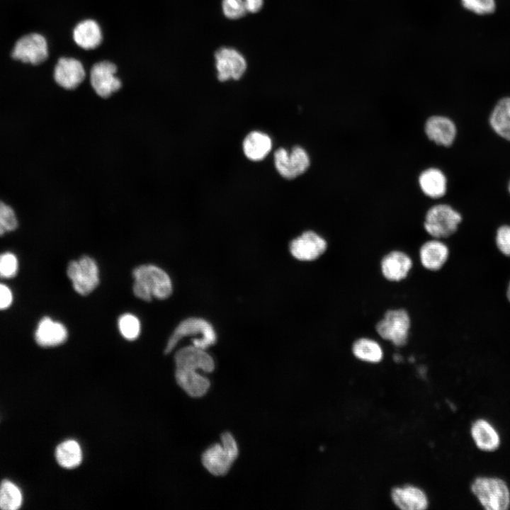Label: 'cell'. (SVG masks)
<instances>
[{
    "mask_svg": "<svg viewBox=\"0 0 510 510\" xmlns=\"http://www.w3.org/2000/svg\"><path fill=\"white\" fill-rule=\"evenodd\" d=\"M135 280L132 290L138 298L149 302L152 297L166 299L172 293L170 277L162 268L153 264H144L132 271Z\"/></svg>",
    "mask_w": 510,
    "mask_h": 510,
    "instance_id": "1",
    "label": "cell"
},
{
    "mask_svg": "<svg viewBox=\"0 0 510 510\" xmlns=\"http://www.w3.org/2000/svg\"><path fill=\"white\" fill-rule=\"evenodd\" d=\"M221 441L222 444L215 443L207 448L201 458L205 468L215 476L225 475L239 454L237 443L230 432L222 434Z\"/></svg>",
    "mask_w": 510,
    "mask_h": 510,
    "instance_id": "2",
    "label": "cell"
},
{
    "mask_svg": "<svg viewBox=\"0 0 510 510\" xmlns=\"http://www.w3.org/2000/svg\"><path fill=\"white\" fill-rule=\"evenodd\" d=\"M463 221L462 215L446 203L431 206L426 212L425 231L433 238L444 239L455 234Z\"/></svg>",
    "mask_w": 510,
    "mask_h": 510,
    "instance_id": "3",
    "label": "cell"
},
{
    "mask_svg": "<svg viewBox=\"0 0 510 510\" xmlns=\"http://www.w3.org/2000/svg\"><path fill=\"white\" fill-rule=\"evenodd\" d=\"M471 490L485 509L505 510L509 506V489L500 478L477 477L471 484Z\"/></svg>",
    "mask_w": 510,
    "mask_h": 510,
    "instance_id": "4",
    "label": "cell"
},
{
    "mask_svg": "<svg viewBox=\"0 0 510 510\" xmlns=\"http://www.w3.org/2000/svg\"><path fill=\"white\" fill-rule=\"evenodd\" d=\"M193 335H201L202 339L193 342V345L205 350L217 340L216 333L210 323L202 318L190 317L183 320L175 328L168 339L164 353L171 352L181 339Z\"/></svg>",
    "mask_w": 510,
    "mask_h": 510,
    "instance_id": "5",
    "label": "cell"
},
{
    "mask_svg": "<svg viewBox=\"0 0 510 510\" xmlns=\"http://www.w3.org/2000/svg\"><path fill=\"white\" fill-rule=\"evenodd\" d=\"M411 319L404 309L388 310L377 323L375 330L383 339L398 347L404 346L408 340Z\"/></svg>",
    "mask_w": 510,
    "mask_h": 510,
    "instance_id": "6",
    "label": "cell"
},
{
    "mask_svg": "<svg viewBox=\"0 0 510 510\" xmlns=\"http://www.w3.org/2000/svg\"><path fill=\"white\" fill-rule=\"evenodd\" d=\"M11 56L22 63L39 65L48 58L47 40L39 33H26L15 42Z\"/></svg>",
    "mask_w": 510,
    "mask_h": 510,
    "instance_id": "7",
    "label": "cell"
},
{
    "mask_svg": "<svg viewBox=\"0 0 510 510\" xmlns=\"http://www.w3.org/2000/svg\"><path fill=\"white\" fill-rule=\"evenodd\" d=\"M74 290L81 295L91 293L99 283L98 266L91 257L83 256L69 263L67 270Z\"/></svg>",
    "mask_w": 510,
    "mask_h": 510,
    "instance_id": "8",
    "label": "cell"
},
{
    "mask_svg": "<svg viewBox=\"0 0 510 510\" xmlns=\"http://www.w3.org/2000/svg\"><path fill=\"white\" fill-rule=\"evenodd\" d=\"M278 173L285 178L293 179L304 174L310 164V157L300 146H295L289 152L285 148L278 149L273 155Z\"/></svg>",
    "mask_w": 510,
    "mask_h": 510,
    "instance_id": "9",
    "label": "cell"
},
{
    "mask_svg": "<svg viewBox=\"0 0 510 510\" xmlns=\"http://www.w3.org/2000/svg\"><path fill=\"white\" fill-rule=\"evenodd\" d=\"M116 74L117 67L111 62L101 61L93 65L90 83L98 96L107 98L120 90L122 82Z\"/></svg>",
    "mask_w": 510,
    "mask_h": 510,
    "instance_id": "10",
    "label": "cell"
},
{
    "mask_svg": "<svg viewBox=\"0 0 510 510\" xmlns=\"http://www.w3.org/2000/svg\"><path fill=\"white\" fill-rule=\"evenodd\" d=\"M217 79L220 81L239 79L246 69L244 57L232 48L222 47L215 55Z\"/></svg>",
    "mask_w": 510,
    "mask_h": 510,
    "instance_id": "11",
    "label": "cell"
},
{
    "mask_svg": "<svg viewBox=\"0 0 510 510\" xmlns=\"http://www.w3.org/2000/svg\"><path fill=\"white\" fill-rule=\"evenodd\" d=\"M327 248V241L313 231L304 232L290 243L291 254L300 261H314L322 256Z\"/></svg>",
    "mask_w": 510,
    "mask_h": 510,
    "instance_id": "12",
    "label": "cell"
},
{
    "mask_svg": "<svg viewBox=\"0 0 510 510\" xmlns=\"http://www.w3.org/2000/svg\"><path fill=\"white\" fill-rule=\"evenodd\" d=\"M86 72L82 63L74 57H60L54 68L53 77L60 87L74 90L84 80Z\"/></svg>",
    "mask_w": 510,
    "mask_h": 510,
    "instance_id": "13",
    "label": "cell"
},
{
    "mask_svg": "<svg viewBox=\"0 0 510 510\" xmlns=\"http://www.w3.org/2000/svg\"><path fill=\"white\" fill-rule=\"evenodd\" d=\"M424 132L429 140L438 145L448 147L455 142L458 130L451 118L435 115L426 120Z\"/></svg>",
    "mask_w": 510,
    "mask_h": 510,
    "instance_id": "14",
    "label": "cell"
},
{
    "mask_svg": "<svg viewBox=\"0 0 510 510\" xmlns=\"http://www.w3.org/2000/svg\"><path fill=\"white\" fill-rule=\"evenodd\" d=\"M176 368L198 370L210 373L215 369V362L205 349L193 345L180 348L175 354Z\"/></svg>",
    "mask_w": 510,
    "mask_h": 510,
    "instance_id": "15",
    "label": "cell"
},
{
    "mask_svg": "<svg viewBox=\"0 0 510 510\" xmlns=\"http://www.w3.org/2000/svg\"><path fill=\"white\" fill-rule=\"evenodd\" d=\"M413 266L410 256L404 251H391L380 261L383 277L389 281L399 282L406 278Z\"/></svg>",
    "mask_w": 510,
    "mask_h": 510,
    "instance_id": "16",
    "label": "cell"
},
{
    "mask_svg": "<svg viewBox=\"0 0 510 510\" xmlns=\"http://www.w3.org/2000/svg\"><path fill=\"white\" fill-rule=\"evenodd\" d=\"M450 250L448 246L439 239L424 242L419 249L421 264L426 269L437 271L442 268L448 260Z\"/></svg>",
    "mask_w": 510,
    "mask_h": 510,
    "instance_id": "17",
    "label": "cell"
},
{
    "mask_svg": "<svg viewBox=\"0 0 510 510\" xmlns=\"http://www.w3.org/2000/svg\"><path fill=\"white\" fill-rule=\"evenodd\" d=\"M67 336L68 332L64 325L47 317L40 321L35 332L37 344L43 347L60 345L67 340Z\"/></svg>",
    "mask_w": 510,
    "mask_h": 510,
    "instance_id": "18",
    "label": "cell"
},
{
    "mask_svg": "<svg viewBox=\"0 0 510 510\" xmlns=\"http://www.w3.org/2000/svg\"><path fill=\"white\" fill-rule=\"evenodd\" d=\"M418 183L421 192L433 199L442 198L448 189L446 174L436 167H429L422 171L419 176Z\"/></svg>",
    "mask_w": 510,
    "mask_h": 510,
    "instance_id": "19",
    "label": "cell"
},
{
    "mask_svg": "<svg viewBox=\"0 0 510 510\" xmlns=\"http://www.w3.org/2000/svg\"><path fill=\"white\" fill-rule=\"evenodd\" d=\"M74 42L84 50H94L102 42L103 35L99 24L93 19L78 23L72 33Z\"/></svg>",
    "mask_w": 510,
    "mask_h": 510,
    "instance_id": "20",
    "label": "cell"
},
{
    "mask_svg": "<svg viewBox=\"0 0 510 510\" xmlns=\"http://www.w3.org/2000/svg\"><path fill=\"white\" fill-rule=\"evenodd\" d=\"M471 435L477 447L484 451H493L500 445L499 433L488 421L476 420L471 426Z\"/></svg>",
    "mask_w": 510,
    "mask_h": 510,
    "instance_id": "21",
    "label": "cell"
},
{
    "mask_svg": "<svg viewBox=\"0 0 510 510\" xmlns=\"http://www.w3.org/2000/svg\"><path fill=\"white\" fill-rule=\"evenodd\" d=\"M392 498L396 506L403 510H422L428 506L426 494L413 486L393 489Z\"/></svg>",
    "mask_w": 510,
    "mask_h": 510,
    "instance_id": "22",
    "label": "cell"
},
{
    "mask_svg": "<svg viewBox=\"0 0 510 510\" xmlns=\"http://www.w3.org/2000/svg\"><path fill=\"white\" fill-rule=\"evenodd\" d=\"M272 140L266 133L254 130L249 132L242 144L245 157L253 162L264 159L272 149Z\"/></svg>",
    "mask_w": 510,
    "mask_h": 510,
    "instance_id": "23",
    "label": "cell"
},
{
    "mask_svg": "<svg viewBox=\"0 0 510 510\" xmlns=\"http://www.w3.org/2000/svg\"><path fill=\"white\" fill-rule=\"evenodd\" d=\"M492 130L501 138L510 142V96L500 98L489 116Z\"/></svg>",
    "mask_w": 510,
    "mask_h": 510,
    "instance_id": "24",
    "label": "cell"
},
{
    "mask_svg": "<svg viewBox=\"0 0 510 510\" xmlns=\"http://www.w3.org/2000/svg\"><path fill=\"white\" fill-rule=\"evenodd\" d=\"M175 377L178 385L193 397L203 396L210 387L209 380L195 370L176 368Z\"/></svg>",
    "mask_w": 510,
    "mask_h": 510,
    "instance_id": "25",
    "label": "cell"
},
{
    "mask_svg": "<svg viewBox=\"0 0 510 510\" xmlns=\"http://www.w3.org/2000/svg\"><path fill=\"white\" fill-rule=\"evenodd\" d=\"M55 457L60 466L72 469L81 463L82 452L76 441L67 440L58 445L55 450Z\"/></svg>",
    "mask_w": 510,
    "mask_h": 510,
    "instance_id": "26",
    "label": "cell"
},
{
    "mask_svg": "<svg viewBox=\"0 0 510 510\" xmlns=\"http://www.w3.org/2000/svg\"><path fill=\"white\" fill-rule=\"evenodd\" d=\"M352 352L357 358L368 363H378L383 357V351L379 343L366 337L358 339L353 342Z\"/></svg>",
    "mask_w": 510,
    "mask_h": 510,
    "instance_id": "27",
    "label": "cell"
},
{
    "mask_svg": "<svg viewBox=\"0 0 510 510\" xmlns=\"http://www.w3.org/2000/svg\"><path fill=\"white\" fill-rule=\"evenodd\" d=\"M23 502L21 489L13 482L4 480L0 484V509L16 510Z\"/></svg>",
    "mask_w": 510,
    "mask_h": 510,
    "instance_id": "28",
    "label": "cell"
},
{
    "mask_svg": "<svg viewBox=\"0 0 510 510\" xmlns=\"http://www.w3.org/2000/svg\"><path fill=\"white\" fill-rule=\"evenodd\" d=\"M118 329L124 338L135 340L140 333V322L135 315L125 313L118 319Z\"/></svg>",
    "mask_w": 510,
    "mask_h": 510,
    "instance_id": "29",
    "label": "cell"
},
{
    "mask_svg": "<svg viewBox=\"0 0 510 510\" xmlns=\"http://www.w3.org/2000/svg\"><path fill=\"white\" fill-rule=\"evenodd\" d=\"M494 244L502 255L510 258V225L504 224L497 228Z\"/></svg>",
    "mask_w": 510,
    "mask_h": 510,
    "instance_id": "30",
    "label": "cell"
},
{
    "mask_svg": "<svg viewBox=\"0 0 510 510\" xmlns=\"http://www.w3.org/2000/svg\"><path fill=\"white\" fill-rule=\"evenodd\" d=\"M17 225V219L13 209L0 201V236L15 230Z\"/></svg>",
    "mask_w": 510,
    "mask_h": 510,
    "instance_id": "31",
    "label": "cell"
},
{
    "mask_svg": "<svg viewBox=\"0 0 510 510\" xmlns=\"http://www.w3.org/2000/svg\"><path fill=\"white\" fill-rule=\"evenodd\" d=\"M460 2L465 8L478 15L492 13L496 8L494 0H460Z\"/></svg>",
    "mask_w": 510,
    "mask_h": 510,
    "instance_id": "32",
    "label": "cell"
},
{
    "mask_svg": "<svg viewBox=\"0 0 510 510\" xmlns=\"http://www.w3.org/2000/svg\"><path fill=\"white\" fill-rule=\"evenodd\" d=\"M18 264L16 256L10 252L0 254V278L14 277L18 271Z\"/></svg>",
    "mask_w": 510,
    "mask_h": 510,
    "instance_id": "33",
    "label": "cell"
},
{
    "mask_svg": "<svg viewBox=\"0 0 510 510\" xmlns=\"http://www.w3.org/2000/svg\"><path fill=\"white\" fill-rule=\"evenodd\" d=\"M222 9L230 19L239 18L247 12L244 0H222Z\"/></svg>",
    "mask_w": 510,
    "mask_h": 510,
    "instance_id": "34",
    "label": "cell"
},
{
    "mask_svg": "<svg viewBox=\"0 0 510 510\" xmlns=\"http://www.w3.org/2000/svg\"><path fill=\"white\" fill-rule=\"evenodd\" d=\"M13 295L11 290L5 285L0 283V310L8 307L12 303Z\"/></svg>",
    "mask_w": 510,
    "mask_h": 510,
    "instance_id": "35",
    "label": "cell"
},
{
    "mask_svg": "<svg viewBox=\"0 0 510 510\" xmlns=\"http://www.w3.org/2000/svg\"><path fill=\"white\" fill-rule=\"evenodd\" d=\"M244 1L247 11L256 13L261 8L264 0H244Z\"/></svg>",
    "mask_w": 510,
    "mask_h": 510,
    "instance_id": "36",
    "label": "cell"
},
{
    "mask_svg": "<svg viewBox=\"0 0 510 510\" xmlns=\"http://www.w3.org/2000/svg\"><path fill=\"white\" fill-rule=\"evenodd\" d=\"M505 295H506V300L510 304V280L508 282V283L506 285V290H505Z\"/></svg>",
    "mask_w": 510,
    "mask_h": 510,
    "instance_id": "37",
    "label": "cell"
},
{
    "mask_svg": "<svg viewBox=\"0 0 510 510\" xmlns=\"http://www.w3.org/2000/svg\"><path fill=\"white\" fill-rule=\"evenodd\" d=\"M394 358L396 360V361H397V362L400 361V360L401 359L400 356H399L397 354L395 355Z\"/></svg>",
    "mask_w": 510,
    "mask_h": 510,
    "instance_id": "38",
    "label": "cell"
},
{
    "mask_svg": "<svg viewBox=\"0 0 510 510\" xmlns=\"http://www.w3.org/2000/svg\"><path fill=\"white\" fill-rule=\"evenodd\" d=\"M507 188H508V191H509V194H510V180H509V183H508Z\"/></svg>",
    "mask_w": 510,
    "mask_h": 510,
    "instance_id": "39",
    "label": "cell"
}]
</instances>
